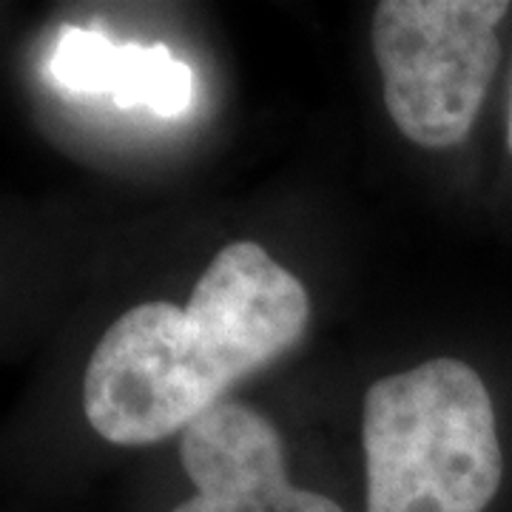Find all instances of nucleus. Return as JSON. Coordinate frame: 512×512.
Here are the masks:
<instances>
[{
    "label": "nucleus",
    "instance_id": "3",
    "mask_svg": "<svg viewBox=\"0 0 512 512\" xmlns=\"http://www.w3.org/2000/svg\"><path fill=\"white\" fill-rule=\"evenodd\" d=\"M504 0H382L373 52L384 106L407 140L424 148L461 143L476 123L498 69L495 26Z\"/></svg>",
    "mask_w": 512,
    "mask_h": 512
},
{
    "label": "nucleus",
    "instance_id": "5",
    "mask_svg": "<svg viewBox=\"0 0 512 512\" xmlns=\"http://www.w3.org/2000/svg\"><path fill=\"white\" fill-rule=\"evenodd\" d=\"M49 72L63 92L111 94L114 106L148 109L157 117H180L194 103L191 66L163 43L117 46L100 32L63 26Z\"/></svg>",
    "mask_w": 512,
    "mask_h": 512
},
{
    "label": "nucleus",
    "instance_id": "2",
    "mask_svg": "<svg viewBox=\"0 0 512 512\" xmlns=\"http://www.w3.org/2000/svg\"><path fill=\"white\" fill-rule=\"evenodd\" d=\"M362 439L367 512H484L504 478L493 399L461 359L379 379Z\"/></svg>",
    "mask_w": 512,
    "mask_h": 512
},
{
    "label": "nucleus",
    "instance_id": "1",
    "mask_svg": "<svg viewBox=\"0 0 512 512\" xmlns=\"http://www.w3.org/2000/svg\"><path fill=\"white\" fill-rule=\"evenodd\" d=\"M311 319L305 285L262 245L239 239L211 259L188 305L146 302L97 342L83 410L111 444H154L222 404V393L291 350Z\"/></svg>",
    "mask_w": 512,
    "mask_h": 512
},
{
    "label": "nucleus",
    "instance_id": "7",
    "mask_svg": "<svg viewBox=\"0 0 512 512\" xmlns=\"http://www.w3.org/2000/svg\"><path fill=\"white\" fill-rule=\"evenodd\" d=\"M507 143H510V151H512V100H510V126H507Z\"/></svg>",
    "mask_w": 512,
    "mask_h": 512
},
{
    "label": "nucleus",
    "instance_id": "4",
    "mask_svg": "<svg viewBox=\"0 0 512 512\" xmlns=\"http://www.w3.org/2000/svg\"><path fill=\"white\" fill-rule=\"evenodd\" d=\"M180 458L197 493L248 512H345L333 498L293 487L285 444L251 407L217 404L183 430Z\"/></svg>",
    "mask_w": 512,
    "mask_h": 512
},
{
    "label": "nucleus",
    "instance_id": "6",
    "mask_svg": "<svg viewBox=\"0 0 512 512\" xmlns=\"http://www.w3.org/2000/svg\"><path fill=\"white\" fill-rule=\"evenodd\" d=\"M171 512H248L239 510L237 504H228L222 498H211V495H191L188 501H183L180 507H174Z\"/></svg>",
    "mask_w": 512,
    "mask_h": 512
}]
</instances>
